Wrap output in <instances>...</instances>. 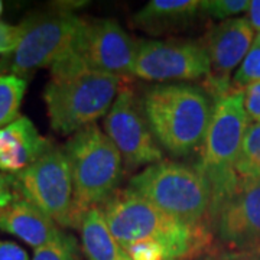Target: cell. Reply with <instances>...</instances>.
<instances>
[{
	"label": "cell",
	"instance_id": "obj_1",
	"mask_svg": "<svg viewBox=\"0 0 260 260\" xmlns=\"http://www.w3.org/2000/svg\"><path fill=\"white\" fill-rule=\"evenodd\" d=\"M114 239L123 247L140 240H155L171 260H191L210 246L213 232L197 229L168 215L133 189H119L100 207Z\"/></svg>",
	"mask_w": 260,
	"mask_h": 260
},
{
	"label": "cell",
	"instance_id": "obj_2",
	"mask_svg": "<svg viewBox=\"0 0 260 260\" xmlns=\"http://www.w3.org/2000/svg\"><path fill=\"white\" fill-rule=\"evenodd\" d=\"M143 112L155 139L174 156L200 150L211 121L214 100L194 84H156L145 91Z\"/></svg>",
	"mask_w": 260,
	"mask_h": 260
},
{
	"label": "cell",
	"instance_id": "obj_3",
	"mask_svg": "<svg viewBox=\"0 0 260 260\" xmlns=\"http://www.w3.org/2000/svg\"><path fill=\"white\" fill-rule=\"evenodd\" d=\"M249 123L243 88L233 87L214 100L213 116L197 164V169L204 177L211 194V227L221 207L240 182L236 174V162Z\"/></svg>",
	"mask_w": 260,
	"mask_h": 260
},
{
	"label": "cell",
	"instance_id": "obj_4",
	"mask_svg": "<svg viewBox=\"0 0 260 260\" xmlns=\"http://www.w3.org/2000/svg\"><path fill=\"white\" fill-rule=\"evenodd\" d=\"M74 184L77 229L84 214L102 207L114 192L123 175V159L97 123L74 133L65 145Z\"/></svg>",
	"mask_w": 260,
	"mask_h": 260
},
{
	"label": "cell",
	"instance_id": "obj_5",
	"mask_svg": "<svg viewBox=\"0 0 260 260\" xmlns=\"http://www.w3.org/2000/svg\"><path fill=\"white\" fill-rule=\"evenodd\" d=\"M129 188L179 221L213 232L210 188L197 168L162 159L132 178Z\"/></svg>",
	"mask_w": 260,
	"mask_h": 260
},
{
	"label": "cell",
	"instance_id": "obj_6",
	"mask_svg": "<svg viewBox=\"0 0 260 260\" xmlns=\"http://www.w3.org/2000/svg\"><path fill=\"white\" fill-rule=\"evenodd\" d=\"M124 85L126 78L103 73L51 75L44 91L51 127L73 136L91 126L109 113Z\"/></svg>",
	"mask_w": 260,
	"mask_h": 260
},
{
	"label": "cell",
	"instance_id": "obj_7",
	"mask_svg": "<svg viewBox=\"0 0 260 260\" xmlns=\"http://www.w3.org/2000/svg\"><path fill=\"white\" fill-rule=\"evenodd\" d=\"M139 42L112 19L87 20L68 54L51 67V75L103 73L133 75Z\"/></svg>",
	"mask_w": 260,
	"mask_h": 260
},
{
	"label": "cell",
	"instance_id": "obj_8",
	"mask_svg": "<svg viewBox=\"0 0 260 260\" xmlns=\"http://www.w3.org/2000/svg\"><path fill=\"white\" fill-rule=\"evenodd\" d=\"M85 19L68 10L42 13L25 19L16 49L0 58L2 75L10 73L25 78L37 70L51 68L68 54Z\"/></svg>",
	"mask_w": 260,
	"mask_h": 260
},
{
	"label": "cell",
	"instance_id": "obj_9",
	"mask_svg": "<svg viewBox=\"0 0 260 260\" xmlns=\"http://www.w3.org/2000/svg\"><path fill=\"white\" fill-rule=\"evenodd\" d=\"M8 179L15 194L37 205L56 224L77 229L74 184L64 149L52 145L37 162Z\"/></svg>",
	"mask_w": 260,
	"mask_h": 260
},
{
	"label": "cell",
	"instance_id": "obj_10",
	"mask_svg": "<svg viewBox=\"0 0 260 260\" xmlns=\"http://www.w3.org/2000/svg\"><path fill=\"white\" fill-rule=\"evenodd\" d=\"M104 129L120 152L124 168L136 169L162 160V150L149 127L142 100L129 84L121 88L106 114Z\"/></svg>",
	"mask_w": 260,
	"mask_h": 260
},
{
	"label": "cell",
	"instance_id": "obj_11",
	"mask_svg": "<svg viewBox=\"0 0 260 260\" xmlns=\"http://www.w3.org/2000/svg\"><path fill=\"white\" fill-rule=\"evenodd\" d=\"M210 58L203 42L142 41L133 75L146 81H194L210 75Z\"/></svg>",
	"mask_w": 260,
	"mask_h": 260
},
{
	"label": "cell",
	"instance_id": "obj_12",
	"mask_svg": "<svg viewBox=\"0 0 260 260\" xmlns=\"http://www.w3.org/2000/svg\"><path fill=\"white\" fill-rule=\"evenodd\" d=\"M254 30L246 18H233L214 26L203 45L210 58L207 91L213 100L233 88L232 73L242 65L253 47Z\"/></svg>",
	"mask_w": 260,
	"mask_h": 260
},
{
	"label": "cell",
	"instance_id": "obj_13",
	"mask_svg": "<svg viewBox=\"0 0 260 260\" xmlns=\"http://www.w3.org/2000/svg\"><path fill=\"white\" fill-rule=\"evenodd\" d=\"M213 233L230 250H260V179H240L217 214Z\"/></svg>",
	"mask_w": 260,
	"mask_h": 260
},
{
	"label": "cell",
	"instance_id": "obj_14",
	"mask_svg": "<svg viewBox=\"0 0 260 260\" xmlns=\"http://www.w3.org/2000/svg\"><path fill=\"white\" fill-rule=\"evenodd\" d=\"M51 146V140L38 132L30 119L19 116L0 129V171L6 175L22 172Z\"/></svg>",
	"mask_w": 260,
	"mask_h": 260
},
{
	"label": "cell",
	"instance_id": "obj_15",
	"mask_svg": "<svg viewBox=\"0 0 260 260\" xmlns=\"http://www.w3.org/2000/svg\"><path fill=\"white\" fill-rule=\"evenodd\" d=\"M0 230L16 236L34 249L54 242L62 233L48 214L19 195L0 210Z\"/></svg>",
	"mask_w": 260,
	"mask_h": 260
},
{
	"label": "cell",
	"instance_id": "obj_16",
	"mask_svg": "<svg viewBox=\"0 0 260 260\" xmlns=\"http://www.w3.org/2000/svg\"><path fill=\"white\" fill-rule=\"evenodd\" d=\"M200 0H150L133 16V23L150 35L189 28L200 13Z\"/></svg>",
	"mask_w": 260,
	"mask_h": 260
},
{
	"label": "cell",
	"instance_id": "obj_17",
	"mask_svg": "<svg viewBox=\"0 0 260 260\" xmlns=\"http://www.w3.org/2000/svg\"><path fill=\"white\" fill-rule=\"evenodd\" d=\"M78 229L81 249L88 260H132L114 239L100 207H93L84 214Z\"/></svg>",
	"mask_w": 260,
	"mask_h": 260
},
{
	"label": "cell",
	"instance_id": "obj_18",
	"mask_svg": "<svg viewBox=\"0 0 260 260\" xmlns=\"http://www.w3.org/2000/svg\"><path fill=\"white\" fill-rule=\"evenodd\" d=\"M240 179H260V123H249L236 162Z\"/></svg>",
	"mask_w": 260,
	"mask_h": 260
},
{
	"label": "cell",
	"instance_id": "obj_19",
	"mask_svg": "<svg viewBox=\"0 0 260 260\" xmlns=\"http://www.w3.org/2000/svg\"><path fill=\"white\" fill-rule=\"evenodd\" d=\"M26 91V80L18 75H0V129L19 117V107Z\"/></svg>",
	"mask_w": 260,
	"mask_h": 260
},
{
	"label": "cell",
	"instance_id": "obj_20",
	"mask_svg": "<svg viewBox=\"0 0 260 260\" xmlns=\"http://www.w3.org/2000/svg\"><path fill=\"white\" fill-rule=\"evenodd\" d=\"M32 260H81V247L74 236L62 232L54 242L35 249Z\"/></svg>",
	"mask_w": 260,
	"mask_h": 260
},
{
	"label": "cell",
	"instance_id": "obj_21",
	"mask_svg": "<svg viewBox=\"0 0 260 260\" xmlns=\"http://www.w3.org/2000/svg\"><path fill=\"white\" fill-rule=\"evenodd\" d=\"M250 2L247 0H204L201 2L200 13L205 18L229 20L244 10H249Z\"/></svg>",
	"mask_w": 260,
	"mask_h": 260
},
{
	"label": "cell",
	"instance_id": "obj_22",
	"mask_svg": "<svg viewBox=\"0 0 260 260\" xmlns=\"http://www.w3.org/2000/svg\"><path fill=\"white\" fill-rule=\"evenodd\" d=\"M260 81V48L251 47L242 65L233 78L234 88H244L246 85Z\"/></svg>",
	"mask_w": 260,
	"mask_h": 260
},
{
	"label": "cell",
	"instance_id": "obj_23",
	"mask_svg": "<svg viewBox=\"0 0 260 260\" xmlns=\"http://www.w3.org/2000/svg\"><path fill=\"white\" fill-rule=\"evenodd\" d=\"M132 260H171L167 249L155 240H140L123 247Z\"/></svg>",
	"mask_w": 260,
	"mask_h": 260
},
{
	"label": "cell",
	"instance_id": "obj_24",
	"mask_svg": "<svg viewBox=\"0 0 260 260\" xmlns=\"http://www.w3.org/2000/svg\"><path fill=\"white\" fill-rule=\"evenodd\" d=\"M22 38V25H9L0 20V56L10 55Z\"/></svg>",
	"mask_w": 260,
	"mask_h": 260
},
{
	"label": "cell",
	"instance_id": "obj_25",
	"mask_svg": "<svg viewBox=\"0 0 260 260\" xmlns=\"http://www.w3.org/2000/svg\"><path fill=\"white\" fill-rule=\"evenodd\" d=\"M197 260H260V250H230L215 249L203 253Z\"/></svg>",
	"mask_w": 260,
	"mask_h": 260
},
{
	"label": "cell",
	"instance_id": "obj_26",
	"mask_svg": "<svg viewBox=\"0 0 260 260\" xmlns=\"http://www.w3.org/2000/svg\"><path fill=\"white\" fill-rule=\"evenodd\" d=\"M244 109L249 116V120L260 123V81L249 84L243 88Z\"/></svg>",
	"mask_w": 260,
	"mask_h": 260
},
{
	"label": "cell",
	"instance_id": "obj_27",
	"mask_svg": "<svg viewBox=\"0 0 260 260\" xmlns=\"http://www.w3.org/2000/svg\"><path fill=\"white\" fill-rule=\"evenodd\" d=\"M0 260H29V256L16 243L0 240Z\"/></svg>",
	"mask_w": 260,
	"mask_h": 260
},
{
	"label": "cell",
	"instance_id": "obj_28",
	"mask_svg": "<svg viewBox=\"0 0 260 260\" xmlns=\"http://www.w3.org/2000/svg\"><path fill=\"white\" fill-rule=\"evenodd\" d=\"M15 197H16V194L13 192V189L10 186L8 175L0 172V210L12 204Z\"/></svg>",
	"mask_w": 260,
	"mask_h": 260
},
{
	"label": "cell",
	"instance_id": "obj_29",
	"mask_svg": "<svg viewBox=\"0 0 260 260\" xmlns=\"http://www.w3.org/2000/svg\"><path fill=\"white\" fill-rule=\"evenodd\" d=\"M247 20L250 23L253 30H256L257 34L260 32V0H251L250 6H249V16Z\"/></svg>",
	"mask_w": 260,
	"mask_h": 260
},
{
	"label": "cell",
	"instance_id": "obj_30",
	"mask_svg": "<svg viewBox=\"0 0 260 260\" xmlns=\"http://www.w3.org/2000/svg\"><path fill=\"white\" fill-rule=\"evenodd\" d=\"M253 47H257L260 48V32L256 35V38H254V42H253Z\"/></svg>",
	"mask_w": 260,
	"mask_h": 260
},
{
	"label": "cell",
	"instance_id": "obj_31",
	"mask_svg": "<svg viewBox=\"0 0 260 260\" xmlns=\"http://www.w3.org/2000/svg\"><path fill=\"white\" fill-rule=\"evenodd\" d=\"M2 12H3V3L0 2V15H2Z\"/></svg>",
	"mask_w": 260,
	"mask_h": 260
},
{
	"label": "cell",
	"instance_id": "obj_32",
	"mask_svg": "<svg viewBox=\"0 0 260 260\" xmlns=\"http://www.w3.org/2000/svg\"><path fill=\"white\" fill-rule=\"evenodd\" d=\"M0 75H2V71H0Z\"/></svg>",
	"mask_w": 260,
	"mask_h": 260
}]
</instances>
